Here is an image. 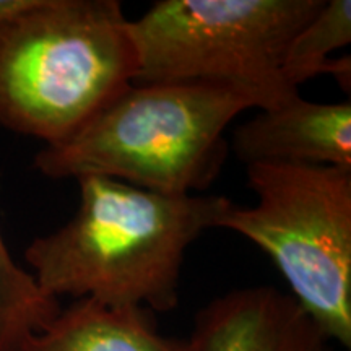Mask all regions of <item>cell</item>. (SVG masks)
<instances>
[{
  "label": "cell",
  "mask_w": 351,
  "mask_h": 351,
  "mask_svg": "<svg viewBox=\"0 0 351 351\" xmlns=\"http://www.w3.org/2000/svg\"><path fill=\"white\" fill-rule=\"evenodd\" d=\"M80 205L51 234L32 241L25 261L59 300L168 313L179 304L186 251L232 207L223 195H166L109 178H83Z\"/></svg>",
  "instance_id": "obj_1"
},
{
  "label": "cell",
  "mask_w": 351,
  "mask_h": 351,
  "mask_svg": "<svg viewBox=\"0 0 351 351\" xmlns=\"http://www.w3.org/2000/svg\"><path fill=\"white\" fill-rule=\"evenodd\" d=\"M249 91L219 83H130L67 138L44 145L34 168L51 179L109 178L166 195H192L218 178L225 130Z\"/></svg>",
  "instance_id": "obj_2"
},
{
  "label": "cell",
  "mask_w": 351,
  "mask_h": 351,
  "mask_svg": "<svg viewBox=\"0 0 351 351\" xmlns=\"http://www.w3.org/2000/svg\"><path fill=\"white\" fill-rule=\"evenodd\" d=\"M137 72L121 2L34 0L0 23V125L57 143L134 83Z\"/></svg>",
  "instance_id": "obj_3"
},
{
  "label": "cell",
  "mask_w": 351,
  "mask_h": 351,
  "mask_svg": "<svg viewBox=\"0 0 351 351\" xmlns=\"http://www.w3.org/2000/svg\"><path fill=\"white\" fill-rule=\"evenodd\" d=\"M254 207H232L218 228L269 254L289 296L328 340L351 348V169L254 163Z\"/></svg>",
  "instance_id": "obj_4"
},
{
  "label": "cell",
  "mask_w": 351,
  "mask_h": 351,
  "mask_svg": "<svg viewBox=\"0 0 351 351\" xmlns=\"http://www.w3.org/2000/svg\"><path fill=\"white\" fill-rule=\"evenodd\" d=\"M326 0H160L130 20L135 83L204 82L249 91L262 109L300 95L282 75L291 39Z\"/></svg>",
  "instance_id": "obj_5"
},
{
  "label": "cell",
  "mask_w": 351,
  "mask_h": 351,
  "mask_svg": "<svg viewBox=\"0 0 351 351\" xmlns=\"http://www.w3.org/2000/svg\"><path fill=\"white\" fill-rule=\"evenodd\" d=\"M194 351H330V340L306 311L274 287L232 289L195 315Z\"/></svg>",
  "instance_id": "obj_6"
},
{
  "label": "cell",
  "mask_w": 351,
  "mask_h": 351,
  "mask_svg": "<svg viewBox=\"0 0 351 351\" xmlns=\"http://www.w3.org/2000/svg\"><path fill=\"white\" fill-rule=\"evenodd\" d=\"M232 150L245 166L296 163L351 169V101L313 103L298 95L261 109L236 127Z\"/></svg>",
  "instance_id": "obj_7"
},
{
  "label": "cell",
  "mask_w": 351,
  "mask_h": 351,
  "mask_svg": "<svg viewBox=\"0 0 351 351\" xmlns=\"http://www.w3.org/2000/svg\"><path fill=\"white\" fill-rule=\"evenodd\" d=\"M20 351H194L187 339L158 332L153 313L143 307H112L77 300Z\"/></svg>",
  "instance_id": "obj_8"
},
{
  "label": "cell",
  "mask_w": 351,
  "mask_h": 351,
  "mask_svg": "<svg viewBox=\"0 0 351 351\" xmlns=\"http://www.w3.org/2000/svg\"><path fill=\"white\" fill-rule=\"evenodd\" d=\"M60 302L13 261L0 232V351H20L60 313Z\"/></svg>",
  "instance_id": "obj_9"
},
{
  "label": "cell",
  "mask_w": 351,
  "mask_h": 351,
  "mask_svg": "<svg viewBox=\"0 0 351 351\" xmlns=\"http://www.w3.org/2000/svg\"><path fill=\"white\" fill-rule=\"evenodd\" d=\"M351 41V2L326 0L320 10L291 39L282 65V75L289 86L301 83L332 67L330 54Z\"/></svg>",
  "instance_id": "obj_10"
},
{
  "label": "cell",
  "mask_w": 351,
  "mask_h": 351,
  "mask_svg": "<svg viewBox=\"0 0 351 351\" xmlns=\"http://www.w3.org/2000/svg\"><path fill=\"white\" fill-rule=\"evenodd\" d=\"M328 75H332L337 82H339L341 90L346 91V93H350V85H351V59H350V56L333 59Z\"/></svg>",
  "instance_id": "obj_11"
},
{
  "label": "cell",
  "mask_w": 351,
  "mask_h": 351,
  "mask_svg": "<svg viewBox=\"0 0 351 351\" xmlns=\"http://www.w3.org/2000/svg\"><path fill=\"white\" fill-rule=\"evenodd\" d=\"M34 3V0H0V23L13 19Z\"/></svg>",
  "instance_id": "obj_12"
}]
</instances>
